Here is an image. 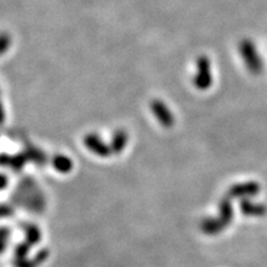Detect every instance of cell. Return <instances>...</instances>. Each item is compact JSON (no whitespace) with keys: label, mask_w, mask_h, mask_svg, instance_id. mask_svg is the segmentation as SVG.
I'll list each match as a JSON object with an SVG mask.
<instances>
[{"label":"cell","mask_w":267,"mask_h":267,"mask_svg":"<svg viewBox=\"0 0 267 267\" xmlns=\"http://www.w3.org/2000/svg\"><path fill=\"white\" fill-rule=\"evenodd\" d=\"M239 51L249 72L253 75H261L264 71V62L254 42L249 39H244L239 45Z\"/></svg>","instance_id":"obj_1"},{"label":"cell","mask_w":267,"mask_h":267,"mask_svg":"<svg viewBox=\"0 0 267 267\" xmlns=\"http://www.w3.org/2000/svg\"><path fill=\"white\" fill-rule=\"evenodd\" d=\"M10 156L7 155H0V166H9Z\"/></svg>","instance_id":"obj_18"},{"label":"cell","mask_w":267,"mask_h":267,"mask_svg":"<svg viewBox=\"0 0 267 267\" xmlns=\"http://www.w3.org/2000/svg\"><path fill=\"white\" fill-rule=\"evenodd\" d=\"M52 165L56 169V171L61 172V174H68L72 171L73 162L72 160L68 159L65 155H56L52 159Z\"/></svg>","instance_id":"obj_8"},{"label":"cell","mask_w":267,"mask_h":267,"mask_svg":"<svg viewBox=\"0 0 267 267\" xmlns=\"http://www.w3.org/2000/svg\"><path fill=\"white\" fill-rule=\"evenodd\" d=\"M212 68H210L209 58L202 57L198 58L197 61V75L194 77L195 87L199 88L200 90H205L212 86Z\"/></svg>","instance_id":"obj_2"},{"label":"cell","mask_w":267,"mask_h":267,"mask_svg":"<svg viewBox=\"0 0 267 267\" xmlns=\"http://www.w3.org/2000/svg\"><path fill=\"white\" fill-rule=\"evenodd\" d=\"M260 190V185L255 182L241 183V184H235L229 189L228 197L229 198H240V197H250V195L258 194Z\"/></svg>","instance_id":"obj_4"},{"label":"cell","mask_w":267,"mask_h":267,"mask_svg":"<svg viewBox=\"0 0 267 267\" xmlns=\"http://www.w3.org/2000/svg\"><path fill=\"white\" fill-rule=\"evenodd\" d=\"M152 111L156 115L157 120L162 124L164 126H172L174 125V116H172L171 111L166 108L162 103L160 101H155L152 104Z\"/></svg>","instance_id":"obj_6"},{"label":"cell","mask_w":267,"mask_h":267,"mask_svg":"<svg viewBox=\"0 0 267 267\" xmlns=\"http://www.w3.org/2000/svg\"><path fill=\"white\" fill-rule=\"evenodd\" d=\"M31 248L32 246L30 245V244H27L26 241L22 244H19V245L15 248V259H26Z\"/></svg>","instance_id":"obj_15"},{"label":"cell","mask_w":267,"mask_h":267,"mask_svg":"<svg viewBox=\"0 0 267 267\" xmlns=\"http://www.w3.org/2000/svg\"><path fill=\"white\" fill-rule=\"evenodd\" d=\"M25 236H26V243L30 244L31 246L36 245L41 241V230L37 225L35 224H25L24 225Z\"/></svg>","instance_id":"obj_9"},{"label":"cell","mask_w":267,"mask_h":267,"mask_svg":"<svg viewBox=\"0 0 267 267\" xmlns=\"http://www.w3.org/2000/svg\"><path fill=\"white\" fill-rule=\"evenodd\" d=\"M25 156L27 157V160H30V161L35 162V164H37V165H45V162H46V156L41 150L30 149V150H27Z\"/></svg>","instance_id":"obj_13"},{"label":"cell","mask_w":267,"mask_h":267,"mask_svg":"<svg viewBox=\"0 0 267 267\" xmlns=\"http://www.w3.org/2000/svg\"><path fill=\"white\" fill-rule=\"evenodd\" d=\"M5 249H6V241L4 240H0V254H2L5 251Z\"/></svg>","instance_id":"obj_20"},{"label":"cell","mask_w":267,"mask_h":267,"mask_svg":"<svg viewBox=\"0 0 267 267\" xmlns=\"http://www.w3.org/2000/svg\"><path fill=\"white\" fill-rule=\"evenodd\" d=\"M126 142H128V136L124 131H118L114 135L113 140H111V152L114 154H119V152L123 151V149L125 147Z\"/></svg>","instance_id":"obj_12"},{"label":"cell","mask_w":267,"mask_h":267,"mask_svg":"<svg viewBox=\"0 0 267 267\" xmlns=\"http://www.w3.org/2000/svg\"><path fill=\"white\" fill-rule=\"evenodd\" d=\"M10 235V230L7 228H0V240L6 241Z\"/></svg>","instance_id":"obj_17"},{"label":"cell","mask_w":267,"mask_h":267,"mask_svg":"<svg viewBox=\"0 0 267 267\" xmlns=\"http://www.w3.org/2000/svg\"><path fill=\"white\" fill-rule=\"evenodd\" d=\"M220 217L218 218L220 224L223 225V228H225L226 225L231 223L233 220V207H231V202L230 198L226 195L225 198L220 202Z\"/></svg>","instance_id":"obj_7"},{"label":"cell","mask_w":267,"mask_h":267,"mask_svg":"<svg viewBox=\"0 0 267 267\" xmlns=\"http://www.w3.org/2000/svg\"><path fill=\"white\" fill-rule=\"evenodd\" d=\"M240 207L246 215H263L266 213V208L263 204H254L249 199L241 200Z\"/></svg>","instance_id":"obj_10"},{"label":"cell","mask_w":267,"mask_h":267,"mask_svg":"<svg viewBox=\"0 0 267 267\" xmlns=\"http://www.w3.org/2000/svg\"><path fill=\"white\" fill-rule=\"evenodd\" d=\"M200 229L203 233L208 234V235H214V234L220 233L223 230V225L218 219L214 218H207L200 223Z\"/></svg>","instance_id":"obj_11"},{"label":"cell","mask_w":267,"mask_h":267,"mask_svg":"<svg viewBox=\"0 0 267 267\" xmlns=\"http://www.w3.org/2000/svg\"><path fill=\"white\" fill-rule=\"evenodd\" d=\"M85 145L89 151L100 157H108L111 154V149L95 134H89L85 137Z\"/></svg>","instance_id":"obj_3"},{"label":"cell","mask_w":267,"mask_h":267,"mask_svg":"<svg viewBox=\"0 0 267 267\" xmlns=\"http://www.w3.org/2000/svg\"><path fill=\"white\" fill-rule=\"evenodd\" d=\"M6 185H7L6 176H5V175L0 174V190L5 189V188H6Z\"/></svg>","instance_id":"obj_19"},{"label":"cell","mask_w":267,"mask_h":267,"mask_svg":"<svg viewBox=\"0 0 267 267\" xmlns=\"http://www.w3.org/2000/svg\"><path fill=\"white\" fill-rule=\"evenodd\" d=\"M12 214H14V209L11 207H9L6 204H0V219L10 217Z\"/></svg>","instance_id":"obj_16"},{"label":"cell","mask_w":267,"mask_h":267,"mask_svg":"<svg viewBox=\"0 0 267 267\" xmlns=\"http://www.w3.org/2000/svg\"><path fill=\"white\" fill-rule=\"evenodd\" d=\"M27 161V157L25 156V154L21 155H15V156L10 157V164L9 166L11 167L14 171H21L22 167L25 166V164H26Z\"/></svg>","instance_id":"obj_14"},{"label":"cell","mask_w":267,"mask_h":267,"mask_svg":"<svg viewBox=\"0 0 267 267\" xmlns=\"http://www.w3.org/2000/svg\"><path fill=\"white\" fill-rule=\"evenodd\" d=\"M48 255L50 253L47 249H42L32 259H15L14 267H39L47 260Z\"/></svg>","instance_id":"obj_5"}]
</instances>
